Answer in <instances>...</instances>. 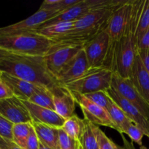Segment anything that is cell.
Wrapping results in <instances>:
<instances>
[{"instance_id":"1","label":"cell","mask_w":149,"mask_h":149,"mask_svg":"<svg viewBox=\"0 0 149 149\" xmlns=\"http://www.w3.org/2000/svg\"><path fill=\"white\" fill-rule=\"evenodd\" d=\"M0 71L45 87L53 95H61L68 90L49 71L44 56L11 52L0 63Z\"/></svg>"},{"instance_id":"2","label":"cell","mask_w":149,"mask_h":149,"mask_svg":"<svg viewBox=\"0 0 149 149\" xmlns=\"http://www.w3.org/2000/svg\"><path fill=\"white\" fill-rule=\"evenodd\" d=\"M120 4L90 10L74 22V28L69 33L55 42H69L84 46L90 39L107 27L113 11Z\"/></svg>"},{"instance_id":"3","label":"cell","mask_w":149,"mask_h":149,"mask_svg":"<svg viewBox=\"0 0 149 149\" xmlns=\"http://www.w3.org/2000/svg\"><path fill=\"white\" fill-rule=\"evenodd\" d=\"M52 41L36 32L0 36V48L22 55L45 56Z\"/></svg>"},{"instance_id":"4","label":"cell","mask_w":149,"mask_h":149,"mask_svg":"<svg viewBox=\"0 0 149 149\" xmlns=\"http://www.w3.org/2000/svg\"><path fill=\"white\" fill-rule=\"evenodd\" d=\"M135 29L128 26L125 36L114 43L112 70L124 78H130L132 66L138 55Z\"/></svg>"},{"instance_id":"5","label":"cell","mask_w":149,"mask_h":149,"mask_svg":"<svg viewBox=\"0 0 149 149\" xmlns=\"http://www.w3.org/2000/svg\"><path fill=\"white\" fill-rule=\"evenodd\" d=\"M113 71L106 67L90 68L83 75L65 87L71 92L81 95L97 91H107L111 87Z\"/></svg>"},{"instance_id":"6","label":"cell","mask_w":149,"mask_h":149,"mask_svg":"<svg viewBox=\"0 0 149 149\" xmlns=\"http://www.w3.org/2000/svg\"><path fill=\"white\" fill-rule=\"evenodd\" d=\"M113 47L106 28L90 39L83 47L90 68L106 67L112 70Z\"/></svg>"},{"instance_id":"7","label":"cell","mask_w":149,"mask_h":149,"mask_svg":"<svg viewBox=\"0 0 149 149\" xmlns=\"http://www.w3.org/2000/svg\"><path fill=\"white\" fill-rule=\"evenodd\" d=\"M52 47L44 56L49 71L57 77L66 64L83 49L84 46L64 42H52Z\"/></svg>"},{"instance_id":"8","label":"cell","mask_w":149,"mask_h":149,"mask_svg":"<svg viewBox=\"0 0 149 149\" xmlns=\"http://www.w3.org/2000/svg\"><path fill=\"white\" fill-rule=\"evenodd\" d=\"M59 13L52 10H37L34 14L20 22L0 28V36H13L36 32L46 22Z\"/></svg>"},{"instance_id":"9","label":"cell","mask_w":149,"mask_h":149,"mask_svg":"<svg viewBox=\"0 0 149 149\" xmlns=\"http://www.w3.org/2000/svg\"><path fill=\"white\" fill-rule=\"evenodd\" d=\"M111 87L119 95L136 107L149 122V104L140 94L130 78H124L113 73Z\"/></svg>"},{"instance_id":"10","label":"cell","mask_w":149,"mask_h":149,"mask_svg":"<svg viewBox=\"0 0 149 149\" xmlns=\"http://www.w3.org/2000/svg\"><path fill=\"white\" fill-rule=\"evenodd\" d=\"M122 1V0H81L76 5L55 15L53 18L46 22L43 26L58 22H74L85 15L90 10L100 7L116 5L120 4Z\"/></svg>"},{"instance_id":"11","label":"cell","mask_w":149,"mask_h":149,"mask_svg":"<svg viewBox=\"0 0 149 149\" xmlns=\"http://www.w3.org/2000/svg\"><path fill=\"white\" fill-rule=\"evenodd\" d=\"M71 93L72 94L76 103L81 109L84 116V119L85 120H87L97 126L100 125L109 127L116 130L114 124L113 123L106 109L92 102L84 95H81L76 92H71Z\"/></svg>"},{"instance_id":"12","label":"cell","mask_w":149,"mask_h":149,"mask_svg":"<svg viewBox=\"0 0 149 149\" xmlns=\"http://www.w3.org/2000/svg\"><path fill=\"white\" fill-rule=\"evenodd\" d=\"M133 1H123L113 11L108 23L107 29L113 43L125 36L132 13Z\"/></svg>"},{"instance_id":"13","label":"cell","mask_w":149,"mask_h":149,"mask_svg":"<svg viewBox=\"0 0 149 149\" xmlns=\"http://www.w3.org/2000/svg\"><path fill=\"white\" fill-rule=\"evenodd\" d=\"M0 114L14 125L32 122L31 116L23 100L15 96L0 100Z\"/></svg>"},{"instance_id":"14","label":"cell","mask_w":149,"mask_h":149,"mask_svg":"<svg viewBox=\"0 0 149 149\" xmlns=\"http://www.w3.org/2000/svg\"><path fill=\"white\" fill-rule=\"evenodd\" d=\"M89 68L88 61L82 49L66 64L56 78L62 85L65 86L83 75Z\"/></svg>"},{"instance_id":"15","label":"cell","mask_w":149,"mask_h":149,"mask_svg":"<svg viewBox=\"0 0 149 149\" xmlns=\"http://www.w3.org/2000/svg\"><path fill=\"white\" fill-rule=\"evenodd\" d=\"M107 93L111 98L123 110L127 116L132 121V123L137 125L143 131L144 135L149 138V122L138 111V109L127 100H125L124 97L119 95L117 92L115 91L112 87L107 90Z\"/></svg>"},{"instance_id":"16","label":"cell","mask_w":149,"mask_h":149,"mask_svg":"<svg viewBox=\"0 0 149 149\" xmlns=\"http://www.w3.org/2000/svg\"><path fill=\"white\" fill-rule=\"evenodd\" d=\"M0 78L10 87L14 96L22 100H29L33 94L45 88L4 72L1 73Z\"/></svg>"},{"instance_id":"17","label":"cell","mask_w":149,"mask_h":149,"mask_svg":"<svg viewBox=\"0 0 149 149\" xmlns=\"http://www.w3.org/2000/svg\"><path fill=\"white\" fill-rule=\"evenodd\" d=\"M23 102L29 111L32 121L40 122L58 129L63 127L65 119L61 117L55 111L41 107L28 100H23Z\"/></svg>"},{"instance_id":"18","label":"cell","mask_w":149,"mask_h":149,"mask_svg":"<svg viewBox=\"0 0 149 149\" xmlns=\"http://www.w3.org/2000/svg\"><path fill=\"white\" fill-rule=\"evenodd\" d=\"M130 79L140 94L149 104V74L143 65L138 54L132 66Z\"/></svg>"},{"instance_id":"19","label":"cell","mask_w":149,"mask_h":149,"mask_svg":"<svg viewBox=\"0 0 149 149\" xmlns=\"http://www.w3.org/2000/svg\"><path fill=\"white\" fill-rule=\"evenodd\" d=\"M55 111L64 119L74 116L75 113L76 101L69 90L61 95H53Z\"/></svg>"},{"instance_id":"20","label":"cell","mask_w":149,"mask_h":149,"mask_svg":"<svg viewBox=\"0 0 149 149\" xmlns=\"http://www.w3.org/2000/svg\"><path fill=\"white\" fill-rule=\"evenodd\" d=\"M74 22H58L45 25L39 28L36 31V33L55 42L62 39L72 30Z\"/></svg>"},{"instance_id":"21","label":"cell","mask_w":149,"mask_h":149,"mask_svg":"<svg viewBox=\"0 0 149 149\" xmlns=\"http://www.w3.org/2000/svg\"><path fill=\"white\" fill-rule=\"evenodd\" d=\"M39 141L52 149L58 148V129L40 122H31Z\"/></svg>"},{"instance_id":"22","label":"cell","mask_w":149,"mask_h":149,"mask_svg":"<svg viewBox=\"0 0 149 149\" xmlns=\"http://www.w3.org/2000/svg\"><path fill=\"white\" fill-rule=\"evenodd\" d=\"M107 111L116 127V131H118L120 134H123L126 127L130 123H132V121L127 116L123 110L112 99Z\"/></svg>"},{"instance_id":"23","label":"cell","mask_w":149,"mask_h":149,"mask_svg":"<svg viewBox=\"0 0 149 149\" xmlns=\"http://www.w3.org/2000/svg\"><path fill=\"white\" fill-rule=\"evenodd\" d=\"M85 125L84 119H80L77 114H74L65 120L62 129L69 136L79 141L85 128Z\"/></svg>"},{"instance_id":"24","label":"cell","mask_w":149,"mask_h":149,"mask_svg":"<svg viewBox=\"0 0 149 149\" xmlns=\"http://www.w3.org/2000/svg\"><path fill=\"white\" fill-rule=\"evenodd\" d=\"M32 129L31 122L15 124L13 129V141L15 144L26 149L27 140Z\"/></svg>"},{"instance_id":"25","label":"cell","mask_w":149,"mask_h":149,"mask_svg":"<svg viewBox=\"0 0 149 149\" xmlns=\"http://www.w3.org/2000/svg\"><path fill=\"white\" fill-rule=\"evenodd\" d=\"M28 101L35 105L55 111L53 94L47 88L42 89L33 94Z\"/></svg>"},{"instance_id":"26","label":"cell","mask_w":149,"mask_h":149,"mask_svg":"<svg viewBox=\"0 0 149 149\" xmlns=\"http://www.w3.org/2000/svg\"><path fill=\"white\" fill-rule=\"evenodd\" d=\"M81 0H45L39 10H52L61 13L79 3Z\"/></svg>"},{"instance_id":"27","label":"cell","mask_w":149,"mask_h":149,"mask_svg":"<svg viewBox=\"0 0 149 149\" xmlns=\"http://www.w3.org/2000/svg\"><path fill=\"white\" fill-rule=\"evenodd\" d=\"M85 128L79 140L81 148L98 149L97 138H96L95 133L93 129V124L87 120H85Z\"/></svg>"},{"instance_id":"28","label":"cell","mask_w":149,"mask_h":149,"mask_svg":"<svg viewBox=\"0 0 149 149\" xmlns=\"http://www.w3.org/2000/svg\"><path fill=\"white\" fill-rule=\"evenodd\" d=\"M149 28V0H144L137 26L135 38L138 42Z\"/></svg>"},{"instance_id":"29","label":"cell","mask_w":149,"mask_h":149,"mask_svg":"<svg viewBox=\"0 0 149 149\" xmlns=\"http://www.w3.org/2000/svg\"><path fill=\"white\" fill-rule=\"evenodd\" d=\"M58 149H79L81 146L79 141L69 136L62 128L58 129Z\"/></svg>"},{"instance_id":"30","label":"cell","mask_w":149,"mask_h":149,"mask_svg":"<svg viewBox=\"0 0 149 149\" xmlns=\"http://www.w3.org/2000/svg\"><path fill=\"white\" fill-rule=\"evenodd\" d=\"M89 100H91L97 106L103 108L108 111L109 106H110L111 98L108 94L107 91H97L95 93H88L84 95Z\"/></svg>"},{"instance_id":"31","label":"cell","mask_w":149,"mask_h":149,"mask_svg":"<svg viewBox=\"0 0 149 149\" xmlns=\"http://www.w3.org/2000/svg\"><path fill=\"white\" fill-rule=\"evenodd\" d=\"M93 129L97 138L98 149H117V145L111 141L98 126L93 125Z\"/></svg>"},{"instance_id":"32","label":"cell","mask_w":149,"mask_h":149,"mask_svg":"<svg viewBox=\"0 0 149 149\" xmlns=\"http://www.w3.org/2000/svg\"><path fill=\"white\" fill-rule=\"evenodd\" d=\"M123 134H126L130 138L132 143H135L140 146V147L143 146V138L144 136V133L143 131L134 123H130L126 127L124 130Z\"/></svg>"},{"instance_id":"33","label":"cell","mask_w":149,"mask_h":149,"mask_svg":"<svg viewBox=\"0 0 149 149\" xmlns=\"http://www.w3.org/2000/svg\"><path fill=\"white\" fill-rule=\"evenodd\" d=\"M14 124L0 114V136L13 141V129Z\"/></svg>"},{"instance_id":"34","label":"cell","mask_w":149,"mask_h":149,"mask_svg":"<svg viewBox=\"0 0 149 149\" xmlns=\"http://www.w3.org/2000/svg\"><path fill=\"white\" fill-rule=\"evenodd\" d=\"M26 149H39V138H38L33 127H32L31 133L28 138L27 142H26Z\"/></svg>"},{"instance_id":"35","label":"cell","mask_w":149,"mask_h":149,"mask_svg":"<svg viewBox=\"0 0 149 149\" xmlns=\"http://www.w3.org/2000/svg\"><path fill=\"white\" fill-rule=\"evenodd\" d=\"M14 96L10 87L0 78V100Z\"/></svg>"},{"instance_id":"36","label":"cell","mask_w":149,"mask_h":149,"mask_svg":"<svg viewBox=\"0 0 149 149\" xmlns=\"http://www.w3.org/2000/svg\"><path fill=\"white\" fill-rule=\"evenodd\" d=\"M137 48L138 50L149 49V28L141 39L137 42Z\"/></svg>"},{"instance_id":"37","label":"cell","mask_w":149,"mask_h":149,"mask_svg":"<svg viewBox=\"0 0 149 149\" xmlns=\"http://www.w3.org/2000/svg\"><path fill=\"white\" fill-rule=\"evenodd\" d=\"M0 148L1 149H23L15 143L13 141L0 136Z\"/></svg>"},{"instance_id":"38","label":"cell","mask_w":149,"mask_h":149,"mask_svg":"<svg viewBox=\"0 0 149 149\" xmlns=\"http://www.w3.org/2000/svg\"><path fill=\"white\" fill-rule=\"evenodd\" d=\"M138 54L140 56V58H141L143 65L145 67L147 72L149 74V49L138 50Z\"/></svg>"},{"instance_id":"39","label":"cell","mask_w":149,"mask_h":149,"mask_svg":"<svg viewBox=\"0 0 149 149\" xmlns=\"http://www.w3.org/2000/svg\"><path fill=\"white\" fill-rule=\"evenodd\" d=\"M121 137H122V140H123V145H122V146L117 145V149H136L132 143L129 142L126 139V138L124 136V134H121Z\"/></svg>"},{"instance_id":"40","label":"cell","mask_w":149,"mask_h":149,"mask_svg":"<svg viewBox=\"0 0 149 149\" xmlns=\"http://www.w3.org/2000/svg\"><path fill=\"white\" fill-rule=\"evenodd\" d=\"M11 52H10V51L6 50V49H2V48H0V63L7 59V57L10 55Z\"/></svg>"},{"instance_id":"41","label":"cell","mask_w":149,"mask_h":149,"mask_svg":"<svg viewBox=\"0 0 149 149\" xmlns=\"http://www.w3.org/2000/svg\"><path fill=\"white\" fill-rule=\"evenodd\" d=\"M39 149H52V148H51L50 147L47 146V145L42 143H41L40 141H39Z\"/></svg>"},{"instance_id":"42","label":"cell","mask_w":149,"mask_h":149,"mask_svg":"<svg viewBox=\"0 0 149 149\" xmlns=\"http://www.w3.org/2000/svg\"><path fill=\"white\" fill-rule=\"evenodd\" d=\"M141 149H147L146 148V147H144V146H142V147H141Z\"/></svg>"},{"instance_id":"43","label":"cell","mask_w":149,"mask_h":149,"mask_svg":"<svg viewBox=\"0 0 149 149\" xmlns=\"http://www.w3.org/2000/svg\"><path fill=\"white\" fill-rule=\"evenodd\" d=\"M1 71H0V76H1Z\"/></svg>"},{"instance_id":"44","label":"cell","mask_w":149,"mask_h":149,"mask_svg":"<svg viewBox=\"0 0 149 149\" xmlns=\"http://www.w3.org/2000/svg\"><path fill=\"white\" fill-rule=\"evenodd\" d=\"M79 149H82V148H81V146H80V148H79Z\"/></svg>"},{"instance_id":"45","label":"cell","mask_w":149,"mask_h":149,"mask_svg":"<svg viewBox=\"0 0 149 149\" xmlns=\"http://www.w3.org/2000/svg\"><path fill=\"white\" fill-rule=\"evenodd\" d=\"M0 149H1V148H0Z\"/></svg>"}]
</instances>
